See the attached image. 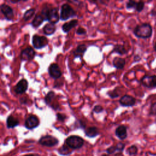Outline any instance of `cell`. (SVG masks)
Wrapping results in <instances>:
<instances>
[{
  "instance_id": "cell-1",
  "label": "cell",
  "mask_w": 156,
  "mask_h": 156,
  "mask_svg": "<svg viewBox=\"0 0 156 156\" xmlns=\"http://www.w3.org/2000/svg\"><path fill=\"white\" fill-rule=\"evenodd\" d=\"M152 27L148 23H144L136 25L133 30L135 36L138 38L147 39L152 37Z\"/></svg>"
},
{
  "instance_id": "cell-2",
  "label": "cell",
  "mask_w": 156,
  "mask_h": 156,
  "mask_svg": "<svg viewBox=\"0 0 156 156\" xmlns=\"http://www.w3.org/2000/svg\"><path fill=\"white\" fill-rule=\"evenodd\" d=\"M41 14L44 18V21H49V23L55 24L58 22L60 16L57 7H48L45 6L41 10Z\"/></svg>"
},
{
  "instance_id": "cell-3",
  "label": "cell",
  "mask_w": 156,
  "mask_h": 156,
  "mask_svg": "<svg viewBox=\"0 0 156 156\" xmlns=\"http://www.w3.org/2000/svg\"><path fill=\"white\" fill-rule=\"evenodd\" d=\"M66 144L72 150L79 149L84 144V140L78 135H70L65 141Z\"/></svg>"
},
{
  "instance_id": "cell-4",
  "label": "cell",
  "mask_w": 156,
  "mask_h": 156,
  "mask_svg": "<svg viewBox=\"0 0 156 156\" xmlns=\"http://www.w3.org/2000/svg\"><path fill=\"white\" fill-rule=\"evenodd\" d=\"M76 16V12L73 9V7L67 3H65L62 5L60 9V18L62 21H65L69 18H73Z\"/></svg>"
},
{
  "instance_id": "cell-5",
  "label": "cell",
  "mask_w": 156,
  "mask_h": 156,
  "mask_svg": "<svg viewBox=\"0 0 156 156\" xmlns=\"http://www.w3.org/2000/svg\"><path fill=\"white\" fill-rule=\"evenodd\" d=\"M59 140L51 135H46L41 136L38 140V144L46 147H53L57 145Z\"/></svg>"
},
{
  "instance_id": "cell-6",
  "label": "cell",
  "mask_w": 156,
  "mask_h": 156,
  "mask_svg": "<svg viewBox=\"0 0 156 156\" xmlns=\"http://www.w3.org/2000/svg\"><path fill=\"white\" fill-rule=\"evenodd\" d=\"M141 84L149 89L156 88V74H146L140 80Z\"/></svg>"
},
{
  "instance_id": "cell-7",
  "label": "cell",
  "mask_w": 156,
  "mask_h": 156,
  "mask_svg": "<svg viewBox=\"0 0 156 156\" xmlns=\"http://www.w3.org/2000/svg\"><path fill=\"white\" fill-rule=\"evenodd\" d=\"M48 40L44 36L38 35L37 34H35L32 36V43L34 48L40 49L45 46H46L48 44Z\"/></svg>"
},
{
  "instance_id": "cell-8",
  "label": "cell",
  "mask_w": 156,
  "mask_h": 156,
  "mask_svg": "<svg viewBox=\"0 0 156 156\" xmlns=\"http://www.w3.org/2000/svg\"><path fill=\"white\" fill-rule=\"evenodd\" d=\"M40 125V120L35 115H30L24 121V127L29 130L34 129Z\"/></svg>"
},
{
  "instance_id": "cell-9",
  "label": "cell",
  "mask_w": 156,
  "mask_h": 156,
  "mask_svg": "<svg viewBox=\"0 0 156 156\" xmlns=\"http://www.w3.org/2000/svg\"><path fill=\"white\" fill-rule=\"evenodd\" d=\"M48 73L50 77L55 80L59 79L62 75L59 66L55 63H52L49 66Z\"/></svg>"
},
{
  "instance_id": "cell-10",
  "label": "cell",
  "mask_w": 156,
  "mask_h": 156,
  "mask_svg": "<svg viewBox=\"0 0 156 156\" xmlns=\"http://www.w3.org/2000/svg\"><path fill=\"white\" fill-rule=\"evenodd\" d=\"M35 55V51L30 47H27L21 51L20 53V58L23 61H27L32 60Z\"/></svg>"
},
{
  "instance_id": "cell-11",
  "label": "cell",
  "mask_w": 156,
  "mask_h": 156,
  "mask_svg": "<svg viewBox=\"0 0 156 156\" xmlns=\"http://www.w3.org/2000/svg\"><path fill=\"white\" fill-rule=\"evenodd\" d=\"M119 102L122 107H133L136 104V99L132 96L124 94L119 99Z\"/></svg>"
},
{
  "instance_id": "cell-12",
  "label": "cell",
  "mask_w": 156,
  "mask_h": 156,
  "mask_svg": "<svg viewBox=\"0 0 156 156\" xmlns=\"http://www.w3.org/2000/svg\"><path fill=\"white\" fill-rule=\"evenodd\" d=\"M28 88V82L26 79H21L14 87V91L17 94L24 93Z\"/></svg>"
},
{
  "instance_id": "cell-13",
  "label": "cell",
  "mask_w": 156,
  "mask_h": 156,
  "mask_svg": "<svg viewBox=\"0 0 156 156\" xmlns=\"http://www.w3.org/2000/svg\"><path fill=\"white\" fill-rule=\"evenodd\" d=\"M1 13L4 15L7 20H12L14 16V12L12 8L6 4H2L0 6Z\"/></svg>"
},
{
  "instance_id": "cell-14",
  "label": "cell",
  "mask_w": 156,
  "mask_h": 156,
  "mask_svg": "<svg viewBox=\"0 0 156 156\" xmlns=\"http://www.w3.org/2000/svg\"><path fill=\"white\" fill-rule=\"evenodd\" d=\"M115 135L120 140H124L127 137V127L126 126L122 124L118 126L115 129Z\"/></svg>"
},
{
  "instance_id": "cell-15",
  "label": "cell",
  "mask_w": 156,
  "mask_h": 156,
  "mask_svg": "<svg viewBox=\"0 0 156 156\" xmlns=\"http://www.w3.org/2000/svg\"><path fill=\"white\" fill-rule=\"evenodd\" d=\"M87 46L84 44H79L73 51V55L74 58H81L83 56L84 53L87 51Z\"/></svg>"
},
{
  "instance_id": "cell-16",
  "label": "cell",
  "mask_w": 156,
  "mask_h": 156,
  "mask_svg": "<svg viewBox=\"0 0 156 156\" xmlns=\"http://www.w3.org/2000/svg\"><path fill=\"white\" fill-rule=\"evenodd\" d=\"M113 66L118 69H122L126 65V60L119 57H115L112 61Z\"/></svg>"
},
{
  "instance_id": "cell-17",
  "label": "cell",
  "mask_w": 156,
  "mask_h": 156,
  "mask_svg": "<svg viewBox=\"0 0 156 156\" xmlns=\"http://www.w3.org/2000/svg\"><path fill=\"white\" fill-rule=\"evenodd\" d=\"M19 120L13 115H10L6 119V126L8 129H13L19 125Z\"/></svg>"
},
{
  "instance_id": "cell-18",
  "label": "cell",
  "mask_w": 156,
  "mask_h": 156,
  "mask_svg": "<svg viewBox=\"0 0 156 156\" xmlns=\"http://www.w3.org/2000/svg\"><path fill=\"white\" fill-rule=\"evenodd\" d=\"M84 133L88 138H94L99 135V130L96 127L91 126L86 127L84 129Z\"/></svg>"
},
{
  "instance_id": "cell-19",
  "label": "cell",
  "mask_w": 156,
  "mask_h": 156,
  "mask_svg": "<svg viewBox=\"0 0 156 156\" xmlns=\"http://www.w3.org/2000/svg\"><path fill=\"white\" fill-rule=\"evenodd\" d=\"M56 30V26L55 24L51 23H46L43 27V33L46 35H51L55 33Z\"/></svg>"
},
{
  "instance_id": "cell-20",
  "label": "cell",
  "mask_w": 156,
  "mask_h": 156,
  "mask_svg": "<svg viewBox=\"0 0 156 156\" xmlns=\"http://www.w3.org/2000/svg\"><path fill=\"white\" fill-rule=\"evenodd\" d=\"M77 23H78V21L77 20H71L68 22L65 23L62 26V29L64 32L68 33V32L70 31V30L72 28L76 26Z\"/></svg>"
},
{
  "instance_id": "cell-21",
  "label": "cell",
  "mask_w": 156,
  "mask_h": 156,
  "mask_svg": "<svg viewBox=\"0 0 156 156\" xmlns=\"http://www.w3.org/2000/svg\"><path fill=\"white\" fill-rule=\"evenodd\" d=\"M44 21V20L42 15L41 13H37V15H35L34 20L32 21L31 25L32 26V27L37 28L39 27Z\"/></svg>"
},
{
  "instance_id": "cell-22",
  "label": "cell",
  "mask_w": 156,
  "mask_h": 156,
  "mask_svg": "<svg viewBox=\"0 0 156 156\" xmlns=\"http://www.w3.org/2000/svg\"><path fill=\"white\" fill-rule=\"evenodd\" d=\"M128 51L125 48L123 44H116L115 45L113 50L112 51L111 53H116L119 55H124L127 54Z\"/></svg>"
},
{
  "instance_id": "cell-23",
  "label": "cell",
  "mask_w": 156,
  "mask_h": 156,
  "mask_svg": "<svg viewBox=\"0 0 156 156\" xmlns=\"http://www.w3.org/2000/svg\"><path fill=\"white\" fill-rule=\"evenodd\" d=\"M58 152L62 155L66 156L70 155L73 152V150L70 149L66 144H64L60 148H58Z\"/></svg>"
},
{
  "instance_id": "cell-24",
  "label": "cell",
  "mask_w": 156,
  "mask_h": 156,
  "mask_svg": "<svg viewBox=\"0 0 156 156\" xmlns=\"http://www.w3.org/2000/svg\"><path fill=\"white\" fill-rule=\"evenodd\" d=\"M35 12V9H34V8H31V9H29L27 10L23 15V19L25 21H27L29 20L34 15Z\"/></svg>"
},
{
  "instance_id": "cell-25",
  "label": "cell",
  "mask_w": 156,
  "mask_h": 156,
  "mask_svg": "<svg viewBox=\"0 0 156 156\" xmlns=\"http://www.w3.org/2000/svg\"><path fill=\"white\" fill-rule=\"evenodd\" d=\"M138 147L135 144H133L128 147L126 152V154H127L129 155L133 156V155H136L138 154Z\"/></svg>"
},
{
  "instance_id": "cell-26",
  "label": "cell",
  "mask_w": 156,
  "mask_h": 156,
  "mask_svg": "<svg viewBox=\"0 0 156 156\" xmlns=\"http://www.w3.org/2000/svg\"><path fill=\"white\" fill-rule=\"evenodd\" d=\"M55 96V94L54 93V91H49L44 96V102L46 104H49L52 101V100L54 99V97Z\"/></svg>"
},
{
  "instance_id": "cell-27",
  "label": "cell",
  "mask_w": 156,
  "mask_h": 156,
  "mask_svg": "<svg viewBox=\"0 0 156 156\" xmlns=\"http://www.w3.org/2000/svg\"><path fill=\"white\" fill-rule=\"evenodd\" d=\"M136 4H137L136 1L130 0V1H129L126 2V9H129V10H130V9H135L136 6Z\"/></svg>"
},
{
  "instance_id": "cell-28",
  "label": "cell",
  "mask_w": 156,
  "mask_h": 156,
  "mask_svg": "<svg viewBox=\"0 0 156 156\" xmlns=\"http://www.w3.org/2000/svg\"><path fill=\"white\" fill-rule=\"evenodd\" d=\"M144 6H145V4H144V2L142 1H140L138 2H137V4H136V8H135V10L137 12H141L144 8Z\"/></svg>"
},
{
  "instance_id": "cell-29",
  "label": "cell",
  "mask_w": 156,
  "mask_h": 156,
  "mask_svg": "<svg viewBox=\"0 0 156 156\" xmlns=\"http://www.w3.org/2000/svg\"><path fill=\"white\" fill-rule=\"evenodd\" d=\"M149 116H156V102L152 103L149 108Z\"/></svg>"
},
{
  "instance_id": "cell-30",
  "label": "cell",
  "mask_w": 156,
  "mask_h": 156,
  "mask_svg": "<svg viewBox=\"0 0 156 156\" xmlns=\"http://www.w3.org/2000/svg\"><path fill=\"white\" fill-rule=\"evenodd\" d=\"M107 94L111 98L114 99V98H116L118 97H119V94L118 93V92L116 91V88H115L113 90H110L107 91Z\"/></svg>"
},
{
  "instance_id": "cell-31",
  "label": "cell",
  "mask_w": 156,
  "mask_h": 156,
  "mask_svg": "<svg viewBox=\"0 0 156 156\" xmlns=\"http://www.w3.org/2000/svg\"><path fill=\"white\" fill-rule=\"evenodd\" d=\"M115 147H116V151L121 153L124 151V148L126 147V144L124 143H123L119 142V143H117L115 145Z\"/></svg>"
},
{
  "instance_id": "cell-32",
  "label": "cell",
  "mask_w": 156,
  "mask_h": 156,
  "mask_svg": "<svg viewBox=\"0 0 156 156\" xmlns=\"http://www.w3.org/2000/svg\"><path fill=\"white\" fill-rule=\"evenodd\" d=\"M56 117H57V119L60 122H64L65 119L67 118V116L66 115L63 113H57L56 114Z\"/></svg>"
},
{
  "instance_id": "cell-33",
  "label": "cell",
  "mask_w": 156,
  "mask_h": 156,
  "mask_svg": "<svg viewBox=\"0 0 156 156\" xmlns=\"http://www.w3.org/2000/svg\"><path fill=\"white\" fill-rule=\"evenodd\" d=\"M103 110H104V108L101 105H96L93 108V112L96 113H101Z\"/></svg>"
},
{
  "instance_id": "cell-34",
  "label": "cell",
  "mask_w": 156,
  "mask_h": 156,
  "mask_svg": "<svg viewBox=\"0 0 156 156\" xmlns=\"http://www.w3.org/2000/svg\"><path fill=\"white\" fill-rule=\"evenodd\" d=\"M106 152L110 155V154H113L114 153H115L116 152V149L115 146H111L110 147H108L106 150H105Z\"/></svg>"
},
{
  "instance_id": "cell-35",
  "label": "cell",
  "mask_w": 156,
  "mask_h": 156,
  "mask_svg": "<svg viewBox=\"0 0 156 156\" xmlns=\"http://www.w3.org/2000/svg\"><path fill=\"white\" fill-rule=\"evenodd\" d=\"M76 33L77 35H84L87 33V30L84 28H83L82 27H78L77 29H76Z\"/></svg>"
},
{
  "instance_id": "cell-36",
  "label": "cell",
  "mask_w": 156,
  "mask_h": 156,
  "mask_svg": "<svg viewBox=\"0 0 156 156\" xmlns=\"http://www.w3.org/2000/svg\"><path fill=\"white\" fill-rule=\"evenodd\" d=\"M20 102L22 104H27V98L24 97H22L20 99Z\"/></svg>"
},
{
  "instance_id": "cell-37",
  "label": "cell",
  "mask_w": 156,
  "mask_h": 156,
  "mask_svg": "<svg viewBox=\"0 0 156 156\" xmlns=\"http://www.w3.org/2000/svg\"><path fill=\"white\" fill-rule=\"evenodd\" d=\"M140 60H141V57L139 55L136 54L134 56V62H138Z\"/></svg>"
},
{
  "instance_id": "cell-38",
  "label": "cell",
  "mask_w": 156,
  "mask_h": 156,
  "mask_svg": "<svg viewBox=\"0 0 156 156\" xmlns=\"http://www.w3.org/2000/svg\"><path fill=\"white\" fill-rule=\"evenodd\" d=\"M151 15L152 16H156V10L152 9V10L151 11Z\"/></svg>"
},
{
  "instance_id": "cell-39",
  "label": "cell",
  "mask_w": 156,
  "mask_h": 156,
  "mask_svg": "<svg viewBox=\"0 0 156 156\" xmlns=\"http://www.w3.org/2000/svg\"><path fill=\"white\" fill-rule=\"evenodd\" d=\"M23 156H39V155L37 154H26Z\"/></svg>"
},
{
  "instance_id": "cell-40",
  "label": "cell",
  "mask_w": 156,
  "mask_h": 156,
  "mask_svg": "<svg viewBox=\"0 0 156 156\" xmlns=\"http://www.w3.org/2000/svg\"><path fill=\"white\" fill-rule=\"evenodd\" d=\"M153 49H154V51L156 52V41L154 43V46H153Z\"/></svg>"
},
{
  "instance_id": "cell-41",
  "label": "cell",
  "mask_w": 156,
  "mask_h": 156,
  "mask_svg": "<svg viewBox=\"0 0 156 156\" xmlns=\"http://www.w3.org/2000/svg\"><path fill=\"white\" fill-rule=\"evenodd\" d=\"M10 1L12 3H13V4H14V3H17V2H18L20 1H12V0H10Z\"/></svg>"
},
{
  "instance_id": "cell-42",
  "label": "cell",
  "mask_w": 156,
  "mask_h": 156,
  "mask_svg": "<svg viewBox=\"0 0 156 156\" xmlns=\"http://www.w3.org/2000/svg\"><path fill=\"white\" fill-rule=\"evenodd\" d=\"M101 156H108L107 154H102Z\"/></svg>"
},
{
  "instance_id": "cell-43",
  "label": "cell",
  "mask_w": 156,
  "mask_h": 156,
  "mask_svg": "<svg viewBox=\"0 0 156 156\" xmlns=\"http://www.w3.org/2000/svg\"><path fill=\"white\" fill-rule=\"evenodd\" d=\"M51 156H56V155H51Z\"/></svg>"
}]
</instances>
